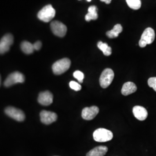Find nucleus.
Here are the masks:
<instances>
[{
	"label": "nucleus",
	"instance_id": "obj_1",
	"mask_svg": "<svg viewBox=\"0 0 156 156\" xmlns=\"http://www.w3.org/2000/svg\"><path fill=\"white\" fill-rule=\"evenodd\" d=\"M71 66V60L68 58H64L55 62L52 66L53 72L55 75H62L66 73Z\"/></svg>",
	"mask_w": 156,
	"mask_h": 156
},
{
	"label": "nucleus",
	"instance_id": "obj_2",
	"mask_svg": "<svg viewBox=\"0 0 156 156\" xmlns=\"http://www.w3.org/2000/svg\"><path fill=\"white\" fill-rule=\"evenodd\" d=\"M56 15V11L51 5L44 6L38 13L39 20L48 23L50 22Z\"/></svg>",
	"mask_w": 156,
	"mask_h": 156
},
{
	"label": "nucleus",
	"instance_id": "obj_3",
	"mask_svg": "<svg viewBox=\"0 0 156 156\" xmlns=\"http://www.w3.org/2000/svg\"><path fill=\"white\" fill-rule=\"evenodd\" d=\"M113 133L112 131L105 128H98L93 133L94 140L98 142H105L109 141L113 138Z\"/></svg>",
	"mask_w": 156,
	"mask_h": 156
},
{
	"label": "nucleus",
	"instance_id": "obj_4",
	"mask_svg": "<svg viewBox=\"0 0 156 156\" xmlns=\"http://www.w3.org/2000/svg\"><path fill=\"white\" fill-rule=\"evenodd\" d=\"M155 39V32L151 27L146 28L142 34L139 42L140 48H145L147 45H149L153 42Z\"/></svg>",
	"mask_w": 156,
	"mask_h": 156
},
{
	"label": "nucleus",
	"instance_id": "obj_5",
	"mask_svg": "<svg viewBox=\"0 0 156 156\" xmlns=\"http://www.w3.org/2000/svg\"><path fill=\"white\" fill-rule=\"evenodd\" d=\"M114 72L110 68L105 69L101 75L100 83L103 89L107 88L112 83L114 78Z\"/></svg>",
	"mask_w": 156,
	"mask_h": 156
},
{
	"label": "nucleus",
	"instance_id": "obj_6",
	"mask_svg": "<svg viewBox=\"0 0 156 156\" xmlns=\"http://www.w3.org/2000/svg\"><path fill=\"white\" fill-rule=\"evenodd\" d=\"M25 78L23 74L19 72H15L11 73L6 79L4 85L6 87H10L15 84L23 83Z\"/></svg>",
	"mask_w": 156,
	"mask_h": 156
},
{
	"label": "nucleus",
	"instance_id": "obj_7",
	"mask_svg": "<svg viewBox=\"0 0 156 156\" xmlns=\"http://www.w3.org/2000/svg\"><path fill=\"white\" fill-rule=\"evenodd\" d=\"M50 28L55 35L59 37H63L67 33L66 26L59 21H53L50 24Z\"/></svg>",
	"mask_w": 156,
	"mask_h": 156
},
{
	"label": "nucleus",
	"instance_id": "obj_8",
	"mask_svg": "<svg viewBox=\"0 0 156 156\" xmlns=\"http://www.w3.org/2000/svg\"><path fill=\"white\" fill-rule=\"evenodd\" d=\"M5 112L9 117H11L18 122H23L25 119L24 112L15 107H7L5 110Z\"/></svg>",
	"mask_w": 156,
	"mask_h": 156
},
{
	"label": "nucleus",
	"instance_id": "obj_9",
	"mask_svg": "<svg viewBox=\"0 0 156 156\" xmlns=\"http://www.w3.org/2000/svg\"><path fill=\"white\" fill-rule=\"evenodd\" d=\"M13 43V37L11 34L4 35L0 41V54H4L9 50Z\"/></svg>",
	"mask_w": 156,
	"mask_h": 156
},
{
	"label": "nucleus",
	"instance_id": "obj_10",
	"mask_svg": "<svg viewBox=\"0 0 156 156\" xmlns=\"http://www.w3.org/2000/svg\"><path fill=\"white\" fill-rule=\"evenodd\" d=\"M40 118L42 123L48 125L56 122L57 119V115L53 112L42 111L40 113Z\"/></svg>",
	"mask_w": 156,
	"mask_h": 156
},
{
	"label": "nucleus",
	"instance_id": "obj_11",
	"mask_svg": "<svg viewBox=\"0 0 156 156\" xmlns=\"http://www.w3.org/2000/svg\"><path fill=\"white\" fill-rule=\"evenodd\" d=\"M99 113V108L96 106L84 108L82 112V117L86 120H91L94 119Z\"/></svg>",
	"mask_w": 156,
	"mask_h": 156
},
{
	"label": "nucleus",
	"instance_id": "obj_12",
	"mask_svg": "<svg viewBox=\"0 0 156 156\" xmlns=\"http://www.w3.org/2000/svg\"><path fill=\"white\" fill-rule=\"evenodd\" d=\"M53 94L49 91H45L41 93L38 98V101L39 104L44 106H48L51 104L53 102Z\"/></svg>",
	"mask_w": 156,
	"mask_h": 156
},
{
	"label": "nucleus",
	"instance_id": "obj_13",
	"mask_svg": "<svg viewBox=\"0 0 156 156\" xmlns=\"http://www.w3.org/2000/svg\"><path fill=\"white\" fill-rule=\"evenodd\" d=\"M134 116L140 121H144L147 117L148 113L144 107L140 106H134L133 109Z\"/></svg>",
	"mask_w": 156,
	"mask_h": 156
},
{
	"label": "nucleus",
	"instance_id": "obj_14",
	"mask_svg": "<svg viewBox=\"0 0 156 156\" xmlns=\"http://www.w3.org/2000/svg\"><path fill=\"white\" fill-rule=\"evenodd\" d=\"M108 151V147L105 146H99L95 147L89 151L86 156H104L106 154Z\"/></svg>",
	"mask_w": 156,
	"mask_h": 156
},
{
	"label": "nucleus",
	"instance_id": "obj_15",
	"mask_svg": "<svg viewBox=\"0 0 156 156\" xmlns=\"http://www.w3.org/2000/svg\"><path fill=\"white\" fill-rule=\"evenodd\" d=\"M137 90L135 84L131 82H126L123 84L122 89V93L124 95H128L135 93Z\"/></svg>",
	"mask_w": 156,
	"mask_h": 156
},
{
	"label": "nucleus",
	"instance_id": "obj_16",
	"mask_svg": "<svg viewBox=\"0 0 156 156\" xmlns=\"http://www.w3.org/2000/svg\"><path fill=\"white\" fill-rule=\"evenodd\" d=\"M98 9L96 6H90L88 9V13L85 16V19L87 22L91 20H96L98 18Z\"/></svg>",
	"mask_w": 156,
	"mask_h": 156
},
{
	"label": "nucleus",
	"instance_id": "obj_17",
	"mask_svg": "<svg viewBox=\"0 0 156 156\" xmlns=\"http://www.w3.org/2000/svg\"><path fill=\"white\" fill-rule=\"evenodd\" d=\"M122 31H123V27L122 25L120 24H117L114 26V27L112 30L106 32V35L109 38H117L119 36V34L121 33Z\"/></svg>",
	"mask_w": 156,
	"mask_h": 156
},
{
	"label": "nucleus",
	"instance_id": "obj_18",
	"mask_svg": "<svg viewBox=\"0 0 156 156\" xmlns=\"http://www.w3.org/2000/svg\"><path fill=\"white\" fill-rule=\"evenodd\" d=\"M98 48L100 49L105 56H110L112 54V49L106 43H104L102 41H99L97 44Z\"/></svg>",
	"mask_w": 156,
	"mask_h": 156
},
{
	"label": "nucleus",
	"instance_id": "obj_19",
	"mask_svg": "<svg viewBox=\"0 0 156 156\" xmlns=\"http://www.w3.org/2000/svg\"><path fill=\"white\" fill-rule=\"evenodd\" d=\"M21 49L26 54H31L34 51V46L32 44L28 41H24L21 44Z\"/></svg>",
	"mask_w": 156,
	"mask_h": 156
},
{
	"label": "nucleus",
	"instance_id": "obj_20",
	"mask_svg": "<svg viewBox=\"0 0 156 156\" xmlns=\"http://www.w3.org/2000/svg\"><path fill=\"white\" fill-rule=\"evenodd\" d=\"M128 6L134 10H138L141 7L140 0H126Z\"/></svg>",
	"mask_w": 156,
	"mask_h": 156
},
{
	"label": "nucleus",
	"instance_id": "obj_21",
	"mask_svg": "<svg viewBox=\"0 0 156 156\" xmlns=\"http://www.w3.org/2000/svg\"><path fill=\"white\" fill-rule=\"evenodd\" d=\"M73 75L74 78H76L78 80L79 83H83L84 78L83 73L80 71H76L74 72Z\"/></svg>",
	"mask_w": 156,
	"mask_h": 156
},
{
	"label": "nucleus",
	"instance_id": "obj_22",
	"mask_svg": "<svg viewBox=\"0 0 156 156\" xmlns=\"http://www.w3.org/2000/svg\"><path fill=\"white\" fill-rule=\"evenodd\" d=\"M69 87L72 89L75 90V91H80L82 89V86L79 83H78L77 82H75V81H71L69 83Z\"/></svg>",
	"mask_w": 156,
	"mask_h": 156
},
{
	"label": "nucleus",
	"instance_id": "obj_23",
	"mask_svg": "<svg viewBox=\"0 0 156 156\" xmlns=\"http://www.w3.org/2000/svg\"><path fill=\"white\" fill-rule=\"evenodd\" d=\"M148 85L149 87L153 88L156 91V77H152L149 78L147 81Z\"/></svg>",
	"mask_w": 156,
	"mask_h": 156
},
{
	"label": "nucleus",
	"instance_id": "obj_24",
	"mask_svg": "<svg viewBox=\"0 0 156 156\" xmlns=\"http://www.w3.org/2000/svg\"><path fill=\"white\" fill-rule=\"evenodd\" d=\"M34 50H39L42 47V42L41 41H37L33 44Z\"/></svg>",
	"mask_w": 156,
	"mask_h": 156
},
{
	"label": "nucleus",
	"instance_id": "obj_25",
	"mask_svg": "<svg viewBox=\"0 0 156 156\" xmlns=\"http://www.w3.org/2000/svg\"><path fill=\"white\" fill-rule=\"evenodd\" d=\"M112 0H101V1H102V2H105L107 4H109L111 3Z\"/></svg>",
	"mask_w": 156,
	"mask_h": 156
},
{
	"label": "nucleus",
	"instance_id": "obj_26",
	"mask_svg": "<svg viewBox=\"0 0 156 156\" xmlns=\"http://www.w3.org/2000/svg\"><path fill=\"white\" fill-rule=\"evenodd\" d=\"M86 1H88V2H90L91 0H86Z\"/></svg>",
	"mask_w": 156,
	"mask_h": 156
},
{
	"label": "nucleus",
	"instance_id": "obj_27",
	"mask_svg": "<svg viewBox=\"0 0 156 156\" xmlns=\"http://www.w3.org/2000/svg\"><path fill=\"white\" fill-rule=\"evenodd\" d=\"M0 84H1V76H0Z\"/></svg>",
	"mask_w": 156,
	"mask_h": 156
}]
</instances>
